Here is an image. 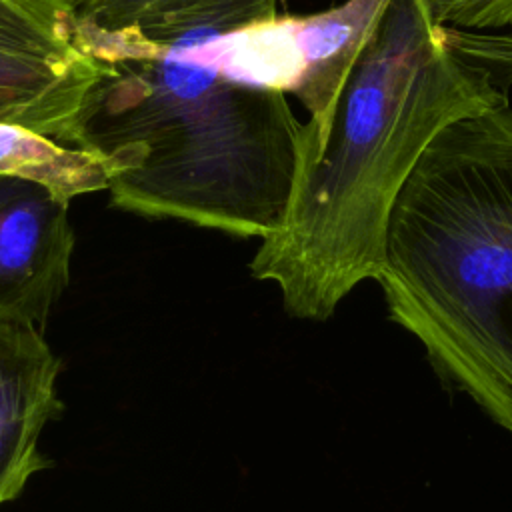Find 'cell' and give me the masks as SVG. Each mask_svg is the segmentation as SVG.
<instances>
[{
    "label": "cell",
    "instance_id": "obj_3",
    "mask_svg": "<svg viewBox=\"0 0 512 512\" xmlns=\"http://www.w3.org/2000/svg\"><path fill=\"white\" fill-rule=\"evenodd\" d=\"M376 282L436 374L512 436V110L458 120L420 156Z\"/></svg>",
    "mask_w": 512,
    "mask_h": 512
},
{
    "label": "cell",
    "instance_id": "obj_2",
    "mask_svg": "<svg viewBox=\"0 0 512 512\" xmlns=\"http://www.w3.org/2000/svg\"><path fill=\"white\" fill-rule=\"evenodd\" d=\"M300 140L286 92L228 70L210 36L106 62L72 146L104 162L122 210L266 238L286 216Z\"/></svg>",
    "mask_w": 512,
    "mask_h": 512
},
{
    "label": "cell",
    "instance_id": "obj_4",
    "mask_svg": "<svg viewBox=\"0 0 512 512\" xmlns=\"http://www.w3.org/2000/svg\"><path fill=\"white\" fill-rule=\"evenodd\" d=\"M104 70L68 0H0V122L72 146L82 102Z\"/></svg>",
    "mask_w": 512,
    "mask_h": 512
},
{
    "label": "cell",
    "instance_id": "obj_1",
    "mask_svg": "<svg viewBox=\"0 0 512 512\" xmlns=\"http://www.w3.org/2000/svg\"><path fill=\"white\" fill-rule=\"evenodd\" d=\"M512 0H382L328 110L302 124L286 216L250 262L326 320L376 280L394 202L450 124L510 106Z\"/></svg>",
    "mask_w": 512,
    "mask_h": 512
},
{
    "label": "cell",
    "instance_id": "obj_6",
    "mask_svg": "<svg viewBox=\"0 0 512 512\" xmlns=\"http://www.w3.org/2000/svg\"><path fill=\"white\" fill-rule=\"evenodd\" d=\"M84 48L110 62L278 18V0H68Z\"/></svg>",
    "mask_w": 512,
    "mask_h": 512
},
{
    "label": "cell",
    "instance_id": "obj_5",
    "mask_svg": "<svg viewBox=\"0 0 512 512\" xmlns=\"http://www.w3.org/2000/svg\"><path fill=\"white\" fill-rule=\"evenodd\" d=\"M68 204L36 182L0 178V320L44 330L70 280Z\"/></svg>",
    "mask_w": 512,
    "mask_h": 512
},
{
    "label": "cell",
    "instance_id": "obj_7",
    "mask_svg": "<svg viewBox=\"0 0 512 512\" xmlns=\"http://www.w3.org/2000/svg\"><path fill=\"white\" fill-rule=\"evenodd\" d=\"M58 374L60 360L40 328L0 320V506L14 500L36 472L52 466L38 440L46 422L64 410L56 392Z\"/></svg>",
    "mask_w": 512,
    "mask_h": 512
},
{
    "label": "cell",
    "instance_id": "obj_8",
    "mask_svg": "<svg viewBox=\"0 0 512 512\" xmlns=\"http://www.w3.org/2000/svg\"><path fill=\"white\" fill-rule=\"evenodd\" d=\"M0 178L36 182L66 202L108 190V172L96 154L6 122H0Z\"/></svg>",
    "mask_w": 512,
    "mask_h": 512
}]
</instances>
